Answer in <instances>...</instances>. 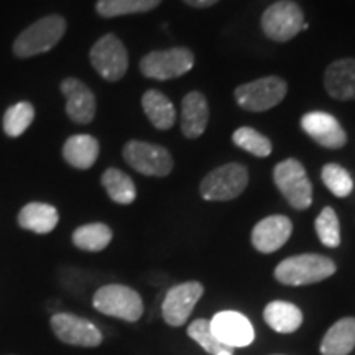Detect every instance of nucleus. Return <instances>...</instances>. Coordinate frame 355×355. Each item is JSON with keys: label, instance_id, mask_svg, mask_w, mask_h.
<instances>
[{"label": "nucleus", "instance_id": "obj_11", "mask_svg": "<svg viewBox=\"0 0 355 355\" xmlns=\"http://www.w3.org/2000/svg\"><path fill=\"white\" fill-rule=\"evenodd\" d=\"M51 329L63 344L76 347H97L104 340L96 324L71 313H58L51 316Z\"/></svg>", "mask_w": 355, "mask_h": 355}, {"label": "nucleus", "instance_id": "obj_15", "mask_svg": "<svg viewBox=\"0 0 355 355\" xmlns=\"http://www.w3.org/2000/svg\"><path fill=\"white\" fill-rule=\"evenodd\" d=\"M293 224L286 216H268L252 230V245L261 254H273L290 241Z\"/></svg>", "mask_w": 355, "mask_h": 355}, {"label": "nucleus", "instance_id": "obj_22", "mask_svg": "<svg viewBox=\"0 0 355 355\" xmlns=\"http://www.w3.org/2000/svg\"><path fill=\"white\" fill-rule=\"evenodd\" d=\"M63 157L76 170H89L99 157V141L92 135H73L66 140Z\"/></svg>", "mask_w": 355, "mask_h": 355}, {"label": "nucleus", "instance_id": "obj_23", "mask_svg": "<svg viewBox=\"0 0 355 355\" xmlns=\"http://www.w3.org/2000/svg\"><path fill=\"white\" fill-rule=\"evenodd\" d=\"M141 107L145 110V115L148 121L153 123L158 130H168L175 125L176 110L173 102L157 89H150L141 97Z\"/></svg>", "mask_w": 355, "mask_h": 355}, {"label": "nucleus", "instance_id": "obj_5", "mask_svg": "<svg viewBox=\"0 0 355 355\" xmlns=\"http://www.w3.org/2000/svg\"><path fill=\"white\" fill-rule=\"evenodd\" d=\"M248 184V171L241 163H227L201 181L199 191L206 201H230L239 198Z\"/></svg>", "mask_w": 355, "mask_h": 355}, {"label": "nucleus", "instance_id": "obj_6", "mask_svg": "<svg viewBox=\"0 0 355 355\" xmlns=\"http://www.w3.org/2000/svg\"><path fill=\"white\" fill-rule=\"evenodd\" d=\"M308 24H304L303 10L291 0H279L261 15V30L273 42H290Z\"/></svg>", "mask_w": 355, "mask_h": 355}, {"label": "nucleus", "instance_id": "obj_31", "mask_svg": "<svg viewBox=\"0 0 355 355\" xmlns=\"http://www.w3.org/2000/svg\"><path fill=\"white\" fill-rule=\"evenodd\" d=\"M188 336L193 340H196V343L211 355H217L222 352V350H232L225 347V345H222L219 340L216 339V336L212 334L211 322L207 321V319H196V321L191 322L188 326Z\"/></svg>", "mask_w": 355, "mask_h": 355}, {"label": "nucleus", "instance_id": "obj_30", "mask_svg": "<svg viewBox=\"0 0 355 355\" xmlns=\"http://www.w3.org/2000/svg\"><path fill=\"white\" fill-rule=\"evenodd\" d=\"M316 234L324 245L336 248L340 245L339 217L332 207H324L316 219Z\"/></svg>", "mask_w": 355, "mask_h": 355}, {"label": "nucleus", "instance_id": "obj_26", "mask_svg": "<svg viewBox=\"0 0 355 355\" xmlns=\"http://www.w3.org/2000/svg\"><path fill=\"white\" fill-rule=\"evenodd\" d=\"M162 0H97L96 10L101 17L130 15V13H145L157 8Z\"/></svg>", "mask_w": 355, "mask_h": 355}, {"label": "nucleus", "instance_id": "obj_21", "mask_svg": "<svg viewBox=\"0 0 355 355\" xmlns=\"http://www.w3.org/2000/svg\"><path fill=\"white\" fill-rule=\"evenodd\" d=\"M265 322L279 334H291L303 324V313L296 304L288 301H272L263 311Z\"/></svg>", "mask_w": 355, "mask_h": 355}, {"label": "nucleus", "instance_id": "obj_1", "mask_svg": "<svg viewBox=\"0 0 355 355\" xmlns=\"http://www.w3.org/2000/svg\"><path fill=\"white\" fill-rule=\"evenodd\" d=\"M336 273V263L329 257L319 254H303L288 257L275 268V278L282 285L303 286L319 283Z\"/></svg>", "mask_w": 355, "mask_h": 355}, {"label": "nucleus", "instance_id": "obj_3", "mask_svg": "<svg viewBox=\"0 0 355 355\" xmlns=\"http://www.w3.org/2000/svg\"><path fill=\"white\" fill-rule=\"evenodd\" d=\"M92 306L105 314L127 322H137L144 314V301L133 288L125 285H105L96 291Z\"/></svg>", "mask_w": 355, "mask_h": 355}, {"label": "nucleus", "instance_id": "obj_10", "mask_svg": "<svg viewBox=\"0 0 355 355\" xmlns=\"http://www.w3.org/2000/svg\"><path fill=\"white\" fill-rule=\"evenodd\" d=\"M91 64L105 81H119L128 69V55L115 35H104L91 48Z\"/></svg>", "mask_w": 355, "mask_h": 355}, {"label": "nucleus", "instance_id": "obj_28", "mask_svg": "<svg viewBox=\"0 0 355 355\" xmlns=\"http://www.w3.org/2000/svg\"><path fill=\"white\" fill-rule=\"evenodd\" d=\"M35 109L30 102H19L7 109L3 115V130L8 137H20L26 128L32 125Z\"/></svg>", "mask_w": 355, "mask_h": 355}, {"label": "nucleus", "instance_id": "obj_14", "mask_svg": "<svg viewBox=\"0 0 355 355\" xmlns=\"http://www.w3.org/2000/svg\"><path fill=\"white\" fill-rule=\"evenodd\" d=\"M301 127L316 144L326 148H343L347 144V133L334 115L327 112H308L301 119Z\"/></svg>", "mask_w": 355, "mask_h": 355}, {"label": "nucleus", "instance_id": "obj_20", "mask_svg": "<svg viewBox=\"0 0 355 355\" xmlns=\"http://www.w3.org/2000/svg\"><path fill=\"white\" fill-rule=\"evenodd\" d=\"M355 349V318L332 324L321 343L322 355H349Z\"/></svg>", "mask_w": 355, "mask_h": 355}, {"label": "nucleus", "instance_id": "obj_19", "mask_svg": "<svg viewBox=\"0 0 355 355\" xmlns=\"http://www.w3.org/2000/svg\"><path fill=\"white\" fill-rule=\"evenodd\" d=\"M60 220L56 207L44 202H30L24 206L19 214V225L21 229L35 234H50Z\"/></svg>", "mask_w": 355, "mask_h": 355}, {"label": "nucleus", "instance_id": "obj_32", "mask_svg": "<svg viewBox=\"0 0 355 355\" xmlns=\"http://www.w3.org/2000/svg\"><path fill=\"white\" fill-rule=\"evenodd\" d=\"M183 2L194 8H206V7H212L214 3L219 2V0H183Z\"/></svg>", "mask_w": 355, "mask_h": 355}, {"label": "nucleus", "instance_id": "obj_12", "mask_svg": "<svg viewBox=\"0 0 355 355\" xmlns=\"http://www.w3.org/2000/svg\"><path fill=\"white\" fill-rule=\"evenodd\" d=\"M216 339L227 349L248 347L255 340V329L247 316L237 311H220L211 319Z\"/></svg>", "mask_w": 355, "mask_h": 355}, {"label": "nucleus", "instance_id": "obj_29", "mask_svg": "<svg viewBox=\"0 0 355 355\" xmlns=\"http://www.w3.org/2000/svg\"><path fill=\"white\" fill-rule=\"evenodd\" d=\"M322 183L337 198H347L354 189V181L350 173L337 163H327L321 173Z\"/></svg>", "mask_w": 355, "mask_h": 355}, {"label": "nucleus", "instance_id": "obj_7", "mask_svg": "<svg viewBox=\"0 0 355 355\" xmlns=\"http://www.w3.org/2000/svg\"><path fill=\"white\" fill-rule=\"evenodd\" d=\"M286 83L278 76L260 78L235 87V101L248 112H265L285 99Z\"/></svg>", "mask_w": 355, "mask_h": 355}, {"label": "nucleus", "instance_id": "obj_24", "mask_svg": "<svg viewBox=\"0 0 355 355\" xmlns=\"http://www.w3.org/2000/svg\"><path fill=\"white\" fill-rule=\"evenodd\" d=\"M102 186H104L105 191H107L109 198L112 199L114 202L122 204V206H127V204H132L137 198V188L135 183L132 181V178L123 173L117 168H109V170L104 171V175L101 178Z\"/></svg>", "mask_w": 355, "mask_h": 355}, {"label": "nucleus", "instance_id": "obj_4", "mask_svg": "<svg viewBox=\"0 0 355 355\" xmlns=\"http://www.w3.org/2000/svg\"><path fill=\"white\" fill-rule=\"evenodd\" d=\"M273 180L279 193L295 209L303 211L313 204V184L298 159L288 158L275 166Z\"/></svg>", "mask_w": 355, "mask_h": 355}, {"label": "nucleus", "instance_id": "obj_9", "mask_svg": "<svg viewBox=\"0 0 355 355\" xmlns=\"http://www.w3.org/2000/svg\"><path fill=\"white\" fill-rule=\"evenodd\" d=\"M123 158L133 170L145 176H168L173 170V158L165 146L130 140L123 146Z\"/></svg>", "mask_w": 355, "mask_h": 355}, {"label": "nucleus", "instance_id": "obj_25", "mask_svg": "<svg viewBox=\"0 0 355 355\" xmlns=\"http://www.w3.org/2000/svg\"><path fill=\"white\" fill-rule=\"evenodd\" d=\"M112 241V230L102 222H92L78 227L73 232V243L79 250L101 252Z\"/></svg>", "mask_w": 355, "mask_h": 355}, {"label": "nucleus", "instance_id": "obj_17", "mask_svg": "<svg viewBox=\"0 0 355 355\" xmlns=\"http://www.w3.org/2000/svg\"><path fill=\"white\" fill-rule=\"evenodd\" d=\"M324 87L336 101L355 99V60L344 58L329 64L324 74Z\"/></svg>", "mask_w": 355, "mask_h": 355}, {"label": "nucleus", "instance_id": "obj_8", "mask_svg": "<svg viewBox=\"0 0 355 355\" xmlns=\"http://www.w3.org/2000/svg\"><path fill=\"white\" fill-rule=\"evenodd\" d=\"M194 66V55L188 48H170L165 51H152L140 61V71L145 78L168 81L189 73Z\"/></svg>", "mask_w": 355, "mask_h": 355}, {"label": "nucleus", "instance_id": "obj_27", "mask_svg": "<svg viewBox=\"0 0 355 355\" xmlns=\"http://www.w3.org/2000/svg\"><path fill=\"white\" fill-rule=\"evenodd\" d=\"M234 144L239 146V148L245 150L250 155L259 158H265L272 153L273 146L272 141L266 139L265 135H261L260 132H257L255 128L252 127H241L234 132L232 135Z\"/></svg>", "mask_w": 355, "mask_h": 355}, {"label": "nucleus", "instance_id": "obj_33", "mask_svg": "<svg viewBox=\"0 0 355 355\" xmlns=\"http://www.w3.org/2000/svg\"><path fill=\"white\" fill-rule=\"evenodd\" d=\"M217 355H232V350H222V352H219Z\"/></svg>", "mask_w": 355, "mask_h": 355}, {"label": "nucleus", "instance_id": "obj_18", "mask_svg": "<svg viewBox=\"0 0 355 355\" xmlns=\"http://www.w3.org/2000/svg\"><path fill=\"white\" fill-rule=\"evenodd\" d=\"M209 122V105L204 94L189 92L181 102V132L186 139H199Z\"/></svg>", "mask_w": 355, "mask_h": 355}, {"label": "nucleus", "instance_id": "obj_13", "mask_svg": "<svg viewBox=\"0 0 355 355\" xmlns=\"http://www.w3.org/2000/svg\"><path fill=\"white\" fill-rule=\"evenodd\" d=\"M202 295L204 286L199 282H186L170 288L162 304L163 319L173 327L183 326Z\"/></svg>", "mask_w": 355, "mask_h": 355}, {"label": "nucleus", "instance_id": "obj_16", "mask_svg": "<svg viewBox=\"0 0 355 355\" xmlns=\"http://www.w3.org/2000/svg\"><path fill=\"white\" fill-rule=\"evenodd\" d=\"M61 92L66 97V114L76 123H91L96 117V97L83 81L68 78L61 83Z\"/></svg>", "mask_w": 355, "mask_h": 355}, {"label": "nucleus", "instance_id": "obj_2", "mask_svg": "<svg viewBox=\"0 0 355 355\" xmlns=\"http://www.w3.org/2000/svg\"><path fill=\"white\" fill-rule=\"evenodd\" d=\"M66 33V20L61 15H48L35 21L19 35L13 43V53L19 58H30L50 51Z\"/></svg>", "mask_w": 355, "mask_h": 355}]
</instances>
